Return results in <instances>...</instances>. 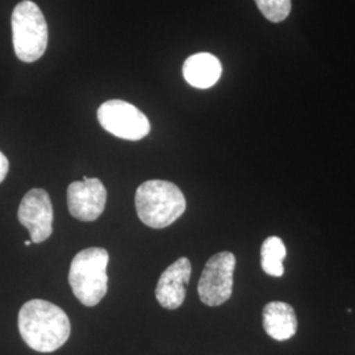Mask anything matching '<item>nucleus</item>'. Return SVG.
<instances>
[{"label":"nucleus","instance_id":"obj_14","mask_svg":"<svg viewBox=\"0 0 355 355\" xmlns=\"http://www.w3.org/2000/svg\"><path fill=\"white\" fill-rule=\"evenodd\" d=\"M8 170H10V162H8L7 157L0 152V183L7 177Z\"/></svg>","mask_w":355,"mask_h":355},{"label":"nucleus","instance_id":"obj_7","mask_svg":"<svg viewBox=\"0 0 355 355\" xmlns=\"http://www.w3.org/2000/svg\"><path fill=\"white\" fill-rule=\"evenodd\" d=\"M17 218L31 234V241H46L53 233V204L49 193L42 189L28 191L19 205Z\"/></svg>","mask_w":355,"mask_h":355},{"label":"nucleus","instance_id":"obj_11","mask_svg":"<svg viewBox=\"0 0 355 355\" xmlns=\"http://www.w3.org/2000/svg\"><path fill=\"white\" fill-rule=\"evenodd\" d=\"M263 329L275 341H287L297 331L293 306L284 302H271L263 308Z\"/></svg>","mask_w":355,"mask_h":355},{"label":"nucleus","instance_id":"obj_15","mask_svg":"<svg viewBox=\"0 0 355 355\" xmlns=\"http://www.w3.org/2000/svg\"><path fill=\"white\" fill-rule=\"evenodd\" d=\"M31 243H32L31 241L24 242V245H26V246H31Z\"/></svg>","mask_w":355,"mask_h":355},{"label":"nucleus","instance_id":"obj_5","mask_svg":"<svg viewBox=\"0 0 355 355\" xmlns=\"http://www.w3.org/2000/svg\"><path fill=\"white\" fill-rule=\"evenodd\" d=\"M98 120L108 133L123 140H142L152 129L149 119L137 107L117 99L103 103Z\"/></svg>","mask_w":355,"mask_h":355},{"label":"nucleus","instance_id":"obj_12","mask_svg":"<svg viewBox=\"0 0 355 355\" xmlns=\"http://www.w3.org/2000/svg\"><path fill=\"white\" fill-rule=\"evenodd\" d=\"M286 254L284 242L279 237L271 236L263 241L261 248V266L267 275L282 277L284 274L283 261Z\"/></svg>","mask_w":355,"mask_h":355},{"label":"nucleus","instance_id":"obj_1","mask_svg":"<svg viewBox=\"0 0 355 355\" xmlns=\"http://www.w3.org/2000/svg\"><path fill=\"white\" fill-rule=\"evenodd\" d=\"M23 341L38 353H53L67 343L71 324L62 308L33 299L21 306L17 318Z\"/></svg>","mask_w":355,"mask_h":355},{"label":"nucleus","instance_id":"obj_10","mask_svg":"<svg viewBox=\"0 0 355 355\" xmlns=\"http://www.w3.org/2000/svg\"><path fill=\"white\" fill-rule=\"evenodd\" d=\"M223 67L218 58L211 53H198L189 57L183 64V76L196 89H209L218 82Z\"/></svg>","mask_w":355,"mask_h":355},{"label":"nucleus","instance_id":"obj_6","mask_svg":"<svg viewBox=\"0 0 355 355\" xmlns=\"http://www.w3.org/2000/svg\"><path fill=\"white\" fill-rule=\"evenodd\" d=\"M234 268L236 257L230 252L215 254L208 259L198 283V293L203 304L218 306L228 302L233 292Z\"/></svg>","mask_w":355,"mask_h":355},{"label":"nucleus","instance_id":"obj_4","mask_svg":"<svg viewBox=\"0 0 355 355\" xmlns=\"http://www.w3.org/2000/svg\"><path fill=\"white\" fill-rule=\"evenodd\" d=\"M11 24L16 57L26 64L36 62L44 55L49 40L44 13L36 3L23 0L13 8Z\"/></svg>","mask_w":355,"mask_h":355},{"label":"nucleus","instance_id":"obj_2","mask_svg":"<svg viewBox=\"0 0 355 355\" xmlns=\"http://www.w3.org/2000/svg\"><path fill=\"white\" fill-rule=\"evenodd\" d=\"M136 211L141 221L153 229H164L175 223L186 211V198L177 184L152 179L136 191Z\"/></svg>","mask_w":355,"mask_h":355},{"label":"nucleus","instance_id":"obj_8","mask_svg":"<svg viewBox=\"0 0 355 355\" xmlns=\"http://www.w3.org/2000/svg\"><path fill=\"white\" fill-rule=\"evenodd\" d=\"M107 203V190L101 179L83 177L67 189V208L76 220L91 223L99 218Z\"/></svg>","mask_w":355,"mask_h":355},{"label":"nucleus","instance_id":"obj_9","mask_svg":"<svg viewBox=\"0 0 355 355\" xmlns=\"http://www.w3.org/2000/svg\"><path fill=\"white\" fill-rule=\"evenodd\" d=\"M191 271L190 259L182 257L162 272L155 288V297L164 308L178 309L184 303Z\"/></svg>","mask_w":355,"mask_h":355},{"label":"nucleus","instance_id":"obj_3","mask_svg":"<svg viewBox=\"0 0 355 355\" xmlns=\"http://www.w3.org/2000/svg\"><path fill=\"white\" fill-rule=\"evenodd\" d=\"M110 254L103 248H89L76 254L69 271V283L76 299L86 306L99 304L108 290Z\"/></svg>","mask_w":355,"mask_h":355},{"label":"nucleus","instance_id":"obj_13","mask_svg":"<svg viewBox=\"0 0 355 355\" xmlns=\"http://www.w3.org/2000/svg\"><path fill=\"white\" fill-rule=\"evenodd\" d=\"M258 10L271 23H280L291 12V0H255Z\"/></svg>","mask_w":355,"mask_h":355}]
</instances>
